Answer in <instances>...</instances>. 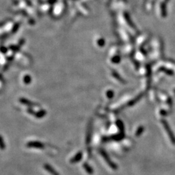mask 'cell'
<instances>
[{
    "mask_svg": "<svg viewBox=\"0 0 175 175\" xmlns=\"http://www.w3.org/2000/svg\"><path fill=\"white\" fill-rule=\"evenodd\" d=\"M143 131H144V127L142 126H139L138 129V130H136V137L140 136L142 134V133L143 132Z\"/></svg>",
    "mask_w": 175,
    "mask_h": 175,
    "instance_id": "52a82bcc",
    "label": "cell"
},
{
    "mask_svg": "<svg viewBox=\"0 0 175 175\" xmlns=\"http://www.w3.org/2000/svg\"><path fill=\"white\" fill-rule=\"evenodd\" d=\"M27 146L29 147L38 148V149H42L44 148V145L42 143L38 141H31L27 143Z\"/></svg>",
    "mask_w": 175,
    "mask_h": 175,
    "instance_id": "3957f363",
    "label": "cell"
},
{
    "mask_svg": "<svg viewBox=\"0 0 175 175\" xmlns=\"http://www.w3.org/2000/svg\"><path fill=\"white\" fill-rule=\"evenodd\" d=\"M44 167L45 169V170H46L47 172H49V173L51 174L52 175H59L58 172H57V171H56L55 169H54L50 165L45 164L44 165Z\"/></svg>",
    "mask_w": 175,
    "mask_h": 175,
    "instance_id": "277c9868",
    "label": "cell"
},
{
    "mask_svg": "<svg viewBox=\"0 0 175 175\" xmlns=\"http://www.w3.org/2000/svg\"><path fill=\"white\" fill-rule=\"evenodd\" d=\"M0 148L2 149H3L5 148L4 142H3V139H2L1 136H0Z\"/></svg>",
    "mask_w": 175,
    "mask_h": 175,
    "instance_id": "9c48e42d",
    "label": "cell"
},
{
    "mask_svg": "<svg viewBox=\"0 0 175 175\" xmlns=\"http://www.w3.org/2000/svg\"><path fill=\"white\" fill-rule=\"evenodd\" d=\"M83 167L84 168L85 171H86L87 173L89 174H92L93 173V169H92V167H91V166H90L87 163H83Z\"/></svg>",
    "mask_w": 175,
    "mask_h": 175,
    "instance_id": "8992f818",
    "label": "cell"
},
{
    "mask_svg": "<svg viewBox=\"0 0 175 175\" xmlns=\"http://www.w3.org/2000/svg\"><path fill=\"white\" fill-rule=\"evenodd\" d=\"M82 158V152H78L73 158L70 160V162L71 163H77V162L81 161V160Z\"/></svg>",
    "mask_w": 175,
    "mask_h": 175,
    "instance_id": "5b68a950",
    "label": "cell"
},
{
    "mask_svg": "<svg viewBox=\"0 0 175 175\" xmlns=\"http://www.w3.org/2000/svg\"><path fill=\"white\" fill-rule=\"evenodd\" d=\"M100 153H101V155L102 156V157H103V158L105 159V160L106 161V163H108V165L112 169H113L114 170L117 169V165L114 162H113L112 161V160H110L109 156L108 155V154L105 151V150H100Z\"/></svg>",
    "mask_w": 175,
    "mask_h": 175,
    "instance_id": "6da1fadb",
    "label": "cell"
},
{
    "mask_svg": "<svg viewBox=\"0 0 175 175\" xmlns=\"http://www.w3.org/2000/svg\"><path fill=\"white\" fill-rule=\"evenodd\" d=\"M162 123H163L164 127L165 128L166 131H167V132L168 133V135H169V136L170 139H171V141H172V143H174V144H175V137H174V136L173 135V134H172V131H171V129H170L169 125L167 124V123L165 121H164V120H163V121H162Z\"/></svg>",
    "mask_w": 175,
    "mask_h": 175,
    "instance_id": "7a4b0ae2",
    "label": "cell"
},
{
    "mask_svg": "<svg viewBox=\"0 0 175 175\" xmlns=\"http://www.w3.org/2000/svg\"><path fill=\"white\" fill-rule=\"evenodd\" d=\"M117 126H118L119 129H120V130L123 132L124 126H123V123L120 121H117Z\"/></svg>",
    "mask_w": 175,
    "mask_h": 175,
    "instance_id": "ba28073f",
    "label": "cell"
}]
</instances>
